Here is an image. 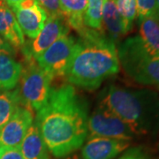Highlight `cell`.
<instances>
[{"mask_svg": "<svg viewBox=\"0 0 159 159\" xmlns=\"http://www.w3.org/2000/svg\"><path fill=\"white\" fill-rule=\"evenodd\" d=\"M88 107L73 86L51 89L45 104L37 111L35 124L55 157L79 149L88 136Z\"/></svg>", "mask_w": 159, "mask_h": 159, "instance_id": "obj_1", "label": "cell"}, {"mask_svg": "<svg viewBox=\"0 0 159 159\" xmlns=\"http://www.w3.org/2000/svg\"><path fill=\"white\" fill-rule=\"evenodd\" d=\"M80 36L65 76L71 84L94 90L119 72L118 51L103 32L86 28Z\"/></svg>", "mask_w": 159, "mask_h": 159, "instance_id": "obj_2", "label": "cell"}, {"mask_svg": "<svg viewBox=\"0 0 159 159\" xmlns=\"http://www.w3.org/2000/svg\"><path fill=\"white\" fill-rule=\"evenodd\" d=\"M101 102L122 119L135 135L159 127V96L149 89H128L111 86Z\"/></svg>", "mask_w": 159, "mask_h": 159, "instance_id": "obj_3", "label": "cell"}, {"mask_svg": "<svg viewBox=\"0 0 159 159\" xmlns=\"http://www.w3.org/2000/svg\"><path fill=\"white\" fill-rule=\"evenodd\" d=\"M117 51L119 65L129 78L159 90V57L148 52L139 35L125 39Z\"/></svg>", "mask_w": 159, "mask_h": 159, "instance_id": "obj_4", "label": "cell"}, {"mask_svg": "<svg viewBox=\"0 0 159 159\" xmlns=\"http://www.w3.org/2000/svg\"><path fill=\"white\" fill-rule=\"evenodd\" d=\"M52 77L41 69L35 60L28 59L23 68L19 87L24 107L39 111L47 102L51 93Z\"/></svg>", "mask_w": 159, "mask_h": 159, "instance_id": "obj_5", "label": "cell"}, {"mask_svg": "<svg viewBox=\"0 0 159 159\" xmlns=\"http://www.w3.org/2000/svg\"><path fill=\"white\" fill-rule=\"evenodd\" d=\"M135 135L122 119L100 102L88 119V138L104 137L131 141Z\"/></svg>", "mask_w": 159, "mask_h": 159, "instance_id": "obj_6", "label": "cell"}, {"mask_svg": "<svg viewBox=\"0 0 159 159\" xmlns=\"http://www.w3.org/2000/svg\"><path fill=\"white\" fill-rule=\"evenodd\" d=\"M76 40L68 34L63 35L35 59L40 68L52 78L65 76L72 57Z\"/></svg>", "mask_w": 159, "mask_h": 159, "instance_id": "obj_7", "label": "cell"}, {"mask_svg": "<svg viewBox=\"0 0 159 159\" xmlns=\"http://www.w3.org/2000/svg\"><path fill=\"white\" fill-rule=\"evenodd\" d=\"M69 29L64 16H49L39 34L22 47L26 59L35 60L57 39L68 34Z\"/></svg>", "mask_w": 159, "mask_h": 159, "instance_id": "obj_8", "label": "cell"}, {"mask_svg": "<svg viewBox=\"0 0 159 159\" xmlns=\"http://www.w3.org/2000/svg\"><path fill=\"white\" fill-rule=\"evenodd\" d=\"M23 34L29 39H34L43 29L48 14L36 0H23L11 8Z\"/></svg>", "mask_w": 159, "mask_h": 159, "instance_id": "obj_9", "label": "cell"}, {"mask_svg": "<svg viewBox=\"0 0 159 159\" xmlns=\"http://www.w3.org/2000/svg\"><path fill=\"white\" fill-rule=\"evenodd\" d=\"M33 122L31 110L20 106L9 121L0 129V148L20 147Z\"/></svg>", "mask_w": 159, "mask_h": 159, "instance_id": "obj_10", "label": "cell"}, {"mask_svg": "<svg viewBox=\"0 0 159 159\" xmlns=\"http://www.w3.org/2000/svg\"><path fill=\"white\" fill-rule=\"evenodd\" d=\"M130 145V141L94 137L89 139L82 148V159H112Z\"/></svg>", "mask_w": 159, "mask_h": 159, "instance_id": "obj_11", "label": "cell"}, {"mask_svg": "<svg viewBox=\"0 0 159 159\" xmlns=\"http://www.w3.org/2000/svg\"><path fill=\"white\" fill-rule=\"evenodd\" d=\"M0 36L6 40L15 50L22 49L26 41L11 9L0 0Z\"/></svg>", "mask_w": 159, "mask_h": 159, "instance_id": "obj_12", "label": "cell"}, {"mask_svg": "<svg viewBox=\"0 0 159 159\" xmlns=\"http://www.w3.org/2000/svg\"><path fill=\"white\" fill-rule=\"evenodd\" d=\"M102 27L107 37L116 44L127 34L123 18L119 14L114 0H104L102 8Z\"/></svg>", "mask_w": 159, "mask_h": 159, "instance_id": "obj_13", "label": "cell"}, {"mask_svg": "<svg viewBox=\"0 0 159 159\" xmlns=\"http://www.w3.org/2000/svg\"><path fill=\"white\" fill-rule=\"evenodd\" d=\"M19 148L24 159H51L50 151L35 122L29 127Z\"/></svg>", "mask_w": 159, "mask_h": 159, "instance_id": "obj_14", "label": "cell"}, {"mask_svg": "<svg viewBox=\"0 0 159 159\" xmlns=\"http://www.w3.org/2000/svg\"><path fill=\"white\" fill-rule=\"evenodd\" d=\"M22 66L13 57L0 54V93L14 89L20 82Z\"/></svg>", "mask_w": 159, "mask_h": 159, "instance_id": "obj_15", "label": "cell"}, {"mask_svg": "<svg viewBox=\"0 0 159 159\" xmlns=\"http://www.w3.org/2000/svg\"><path fill=\"white\" fill-rule=\"evenodd\" d=\"M60 10L68 24L80 34L87 28L84 25L83 17L85 14L88 0H59Z\"/></svg>", "mask_w": 159, "mask_h": 159, "instance_id": "obj_16", "label": "cell"}, {"mask_svg": "<svg viewBox=\"0 0 159 159\" xmlns=\"http://www.w3.org/2000/svg\"><path fill=\"white\" fill-rule=\"evenodd\" d=\"M140 24V38L148 51L159 57V18L156 14L142 20Z\"/></svg>", "mask_w": 159, "mask_h": 159, "instance_id": "obj_17", "label": "cell"}, {"mask_svg": "<svg viewBox=\"0 0 159 159\" xmlns=\"http://www.w3.org/2000/svg\"><path fill=\"white\" fill-rule=\"evenodd\" d=\"M22 104L19 88L0 93V129L9 121Z\"/></svg>", "mask_w": 159, "mask_h": 159, "instance_id": "obj_18", "label": "cell"}, {"mask_svg": "<svg viewBox=\"0 0 159 159\" xmlns=\"http://www.w3.org/2000/svg\"><path fill=\"white\" fill-rule=\"evenodd\" d=\"M104 0H88V5L83 17L87 28L99 32H103L102 27V8Z\"/></svg>", "mask_w": 159, "mask_h": 159, "instance_id": "obj_19", "label": "cell"}, {"mask_svg": "<svg viewBox=\"0 0 159 159\" xmlns=\"http://www.w3.org/2000/svg\"><path fill=\"white\" fill-rule=\"evenodd\" d=\"M115 4L119 14L124 20L125 29L128 33L137 17L136 0H115Z\"/></svg>", "mask_w": 159, "mask_h": 159, "instance_id": "obj_20", "label": "cell"}, {"mask_svg": "<svg viewBox=\"0 0 159 159\" xmlns=\"http://www.w3.org/2000/svg\"><path fill=\"white\" fill-rule=\"evenodd\" d=\"M136 4L139 23L146 18L157 14V0H136Z\"/></svg>", "mask_w": 159, "mask_h": 159, "instance_id": "obj_21", "label": "cell"}, {"mask_svg": "<svg viewBox=\"0 0 159 159\" xmlns=\"http://www.w3.org/2000/svg\"><path fill=\"white\" fill-rule=\"evenodd\" d=\"M49 16H64L60 10L59 0H36Z\"/></svg>", "mask_w": 159, "mask_h": 159, "instance_id": "obj_22", "label": "cell"}, {"mask_svg": "<svg viewBox=\"0 0 159 159\" xmlns=\"http://www.w3.org/2000/svg\"><path fill=\"white\" fill-rule=\"evenodd\" d=\"M0 159H24L19 147L0 148Z\"/></svg>", "mask_w": 159, "mask_h": 159, "instance_id": "obj_23", "label": "cell"}, {"mask_svg": "<svg viewBox=\"0 0 159 159\" xmlns=\"http://www.w3.org/2000/svg\"><path fill=\"white\" fill-rule=\"evenodd\" d=\"M0 54L9 55L11 57H13L16 54L15 49L2 36H0Z\"/></svg>", "mask_w": 159, "mask_h": 159, "instance_id": "obj_24", "label": "cell"}, {"mask_svg": "<svg viewBox=\"0 0 159 159\" xmlns=\"http://www.w3.org/2000/svg\"><path fill=\"white\" fill-rule=\"evenodd\" d=\"M2 1H4L7 6H9L10 8H11V7H14V6L19 5L23 0H2Z\"/></svg>", "mask_w": 159, "mask_h": 159, "instance_id": "obj_25", "label": "cell"}, {"mask_svg": "<svg viewBox=\"0 0 159 159\" xmlns=\"http://www.w3.org/2000/svg\"><path fill=\"white\" fill-rule=\"evenodd\" d=\"M121 159H146L145 157H143L142 156H138V155H127L125 156L124 157H122Z\"/></svg>", "mask_w": 159, "mask_h": 159, "instance_id": "obj_26", "label": "cell"}, {"mask_svg": "<svg viewBox=\"0 0 159 159\" xmlns=\"http://www.w3.org/2000/svg\"><path fill=\"white\" fill-rule=\"evenodd\" d=\"M59 159H80V158L78 157V156H77V155H73V156L69 155V156L66 157H62V158H59Z\"/></svg>", "mask_w": 159, "mask_h": 159, "instance_id": "obj_27", "label": "cell"}, {"mask_svg": "<svg viewBox=\"0 0 159 159\" xmlns=\"http://www.w3.org/2000/svg\"><path fill=\"white\" fill-rule=\"evenodd\" d=\"M157 15L159 16V0H157Z\"/></svg>", "mask_w": 159, "mask_h": 159, "instance_id": "obj_28", "label": "cell"}, {"mask_svg": "<svg viewBox=\"0 0 159 159\" xmlns=\"http://www.w3.org/2000/svg\"><path fill=\"white\" fill-rule=\"evenodd\" d=\"M158 18H159V16H158Z\"/></svg>", "mask_w": 159, "mask_h": 159, "instance_id": "obj_29", "label": "cell"}, {"mask_svg": "<svg viewBox=\"0 0 159 159\" xmlns=\"http://www.w3.org/2000/svg\"><path fill=\"white\" fill-rule=\"evenodd\" d=\"M114 1H115V0H114Z\"/></svg>", "mask_w": 159, "mask_h": 159, "instance_id": "obj_30", "label": "cell"}]
</instances>
